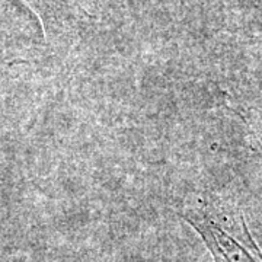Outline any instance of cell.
<instances>
[{"instance_id": "6da1fadb", "label": "cell", "mask_w": 262, "mask_h": 262, "mask_svg": "<svg viewBox=\"0 0 262 262\" xmlns=\"http://www.w3.org/2000/svg\"><path fill=\"white\" fill-rule=\"evenodd\" d=\"M184 217L203 237L215 262H262V251L244 215L233 207L207 203L191 208Z\"/></svg>"}, {"instance_id": "7a4b0ae2", "label": "cell", "mask_w": 262, "mask_h": 262, "mask_svg": "<svg viewBox=\"0 0 262 262\" xmlns=\"http://www.w3.org/2000/svg\"><path fill=\"white\" fill-rule=\"evenodd\" d=\"M16 2H20L22 5H25V6H27L28 9H31V12H32L34 15H37L38 18L41 19V16H39V13H38V10L35 9V6L32 5V2H31V0H16Z\"/></svg>"}]
</instances>
